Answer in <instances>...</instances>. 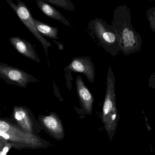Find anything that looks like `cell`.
<instances>
[{
  "mask_svg": "<svg viewBox=\"0 0 155 155\" xmlns=\"http://www.w3.org/2000/svg\"><path fill=\"white\" fill-rule=\"evenodd\" d=\"M55 6L67 11H73L75 10V6L71 0H44Z\"/></svg>",
  "mask_w": 155,
  "mask_h": 155,
  "instance_id": "14",
  "label": "cell"
},
{
  "mask_svg": "<svg viewBox=\"0 0 155 155\" xmlns=\"http://www.w3.org/2000/svg\"><path fill=\"white\" fill-rule=\"evenodd\" d=\"M115 82L114 72L111 67H109L107 75L106 91L103 111L99 117L110 141H112L115 135L120 118L116 107Z\"/></svg>",
  "mask_w": 155,
  "mask_h": 155,
  "instance_id": "3",
  "label": "cell"
},
{
  "mask_svg": "<svg viewBox=\"0 0 155 155\" xmlns=\"http://www.w3.org/2000/svg\"><path fill=\"white\" fill-rule=\"evenodd\" d=\"M12 148H13V147L11 143H6V144L0 151V155H6L9 150Z\"/></svg>",
  "mask_w": 155,
  "mask_h": 155,
  "instance_id": "15",
  "label": "cell"
},
{
  "mask_svg": "<svg viewBox=\"0 0 155 155\" xmlns=\"http://www.w3.org/2000/svg\"><path fill=\"white\" fill-rule=\"evenodd\" d=\"M10 120L27 133L39 135L41 132L38 120L35 119L31 109L27 107L14 106Z\"/></svg>",
  "mask_w": 155,
  "mask_h": 155,
  "instance_id": "6",
  "label": "cell"
},
{
  "mask_svg": "<svg viewBox=\"0 0 155 155\" xmlns=\"http://www.w3.org/2000/svg\"></svg>",
  "mask_w": 155,
  "mask_h": 155,
  "instance_id": "17",
  "label": "cell"
},
{
  "mask_svg": "<svg viewBox=\"0 0 155 155\" xmlns=\"http://www.w3.org/2000/svg\"><path fill=\"white\" fill-rule=\"evenodd\" d=\"M9 41L13 47L22 55L36 62L41 63L36 51L30 42L18 36L10 37Z\"/></svg>",
  "mask_w": 155,
  "mask_h": 155,
  "instance_id": "11",
  "label": "cell"
},
{
  "mask_svg": "<svg viewBox=\"0 0 155 155\" xmlns=\"http://www.w3.org/2000/svg\"><path fill=\"white\" fill-rule=\"evenodd\" d=\"M112 25L121 39L122 51L125 55L135 52L139 46V37L132 27L130 10L127 6H118L114 11Z\"/></svg>",
  "mask_w": 155,
  "mask_h": 155,
  "instance_id": "2",
  "label": "cell"
},
{
  "mask_svg": "<svg viewBox=\"0 0 155 155\" xmlns=\"http://www.w3.org/2000/svg\"><path fill=\"white\" fill-rule=\"evenodd\" d=\"M34 21L36 29L42 36L53 40L59 39L58 37V28L50 26L49 25L35 18H34Z\"/></svg>",
  "mask_w": 155,
  "mask_h": 155,
  "instance_id": "13",
  "label": "cell"
},
{
  "mask_svg": "<svg viewBox=\"0 0 155 155\" xmlns=\"http://www.w3.org/2000/svg\"><path fill=\"white\" fill-rule=\"evenodd\" d=\"M0 139L10 143L18 150L47 148L53 146L39 135L27 133L9 118L0 117Z\"/></svg>",
  "mask_w": 155,
  "mask_h": 155,
  "instance_id": "1",
  "label": "cell"
},
{
  "mask_svg": "<svg viewBox=\"0 0 155 155\" xmlns=\"http://www.w3.org/2000/svg\"><path fill=\"white\" fill-rule=\"evenodd\" d=\"M36 3L38 8L46 16L54 20L61 22L66 25L70 26V22L57 9L44 0H36Z\"/></svg>",
  "mask_w": 155,
  "mask_h": 155,
  "instance_id": "12",
  "label": "cell"
},
{
  "mask_svg": "<svg viewBox=\"0 0 155 155\" xmlns=\"http://www.w3.org/2000/svg\"><path fill=\"white\" fill-rule=\"evenodd\" d=\"M75 83L81 107L79 114H92L94 101L93 95L86 86L80 75H78L76 78Z\"/></svg>",
  "mask_w": 155,
  "mask_h": 155,
  "instance_id": "10",
  "label": "cell"
},
{
  "mask_svg": "<svg viewBox=\"0 0 155 155\" xmlns=\"http://www.w3.org/2000/svg\"><path fill=\"white\" fill-rule=\"evenodd\" d=\"M0 78L10 85L26 88L29 83H38L40 81L23 70L5 63H0Z\"/></svg>",
  "mask_w": 155,
  "mask_h": 155,
  "instance_id": "7",
  "label": "cell"
},
{
  "mask_svg": "<svg viewBox=\"0 0 155 155\" xmlns=\"http://www.w3.org/2000/svg\"><path fill=\"white\" fill-rule=\"evenodd\" d=\"M65 72L80 73L84 74L90 83H93L95 77V70L91 59L87 56L74 57L71 63L64 68Z\"/></svg>",
  "mask_w": 155,
  "mask_h": 155,
  "instance_id": "9",
  "label": "cell"
},
{
  "mask_svg": "<svg viewBox=\"0 0 155 155\" xmlns=\"http://www.w3.org/2000/svg\"><path fill=\"white\" fill-rule=\"evenodd\" d=\"M38 121L41 130L51 138L58 141L64 139L65 133L63 124L56 113L51 112L49 115H40Z\"/></svg>",
  "mask_w": 155,
  "mask_h": 155,
  "instance_id": "8",
  "label": "cell"
},
{
  "mask_svg": "<svg viewBox=\"0 0 155 155\" xmlns=\"http://www.w3.org/2000/svg\"><path fill=\"white\" fill-rule=\"evenodd\" d=\"M7 143V142H5L2 139H0V151L2 150V148L4 147Z\"/></svg>",
  "mask_w": 155,
  "mask_h": 155,
  "instance_id": "16",
  "label": "cell"
},
{
  "mask_svg": "<svg viewBox=\"0 0 155 155\" xmlns=\"http://www.w3.org/2000/svg\"><path fill=\"white\" fill-rule=\"evenodd\" d=\"M5 1L8 3L10 7L16 13L22 22L28 28L34 36L42 44L45 54L48 56V49L49 47L52 46V44L44 38L36 29L35 25L34 18L26 5L20 0H16L17 4L14 3L12 0Z\"/></svg>",
  "mask_w": 155,
  "mask_h": 155,
  "instance_id": "5",
  "label": "cell"
},
{
  "mask_svg": "<svg viewBox=\"0 0 155 155\" xmlns=\"http://www.w3.org/2000/svg\"><path fill=\"white\" fill-rule=\"evenodd\" d=\"M90 35L112 56H116L122 51L121 39L112 25L101 18L91 20L88 24Z\"/></svg>",
  "mask_w": 155,
  "mask_h": 155,
  "instance_id": "4",
  "label": "cell"
}]
</instances>
